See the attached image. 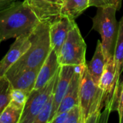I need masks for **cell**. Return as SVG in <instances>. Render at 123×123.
I'll list each match as a JSON object with an SVG mask.
<instances>
[{
    "label": "cell",
    "mask_w": 123,
    "mask_h": 123,
    "mask_svg": "<svg viewBox=\"0 0 123 123\" xmlns=\"http://www.w3.org/2000/svg\"><path fill=\"white\" fill-rule=\"evenodd\" d=\"M28 93L22 89L13 88L12 90L11 99L9 102L18 107L24 109V107L28 98Z\"/></svg>",
    "instance_id": "cell-19"
},
{
    "label": "cell",
    "mask_w": 123,
    "mask_h": 123,
    "mask_svg": "<svg viewBox=\"0 0 123 123\" xmlns=\"http://www.w3.org/2000/svg\"><path fill=\"white\" fill-rule=\"evenodd\" d=\"M106 62L107 59L102 50V43L100 40H97L95 52L92 59L89 63H86V66L91 78L98 85L103 74Z\"/></svg>",
    "instance_id": "cell-13"
},
{
    "label": "cell",
    "mask_w": 123,
    "mask_h": 123,
    "mask_svg": "<svg viewBox=\"0 0 123 123\" xmlns=\"http://www.w3.org/2000/svg\"><path fill=\"white\" fill-rule=\"evenodd\" d=\"M13 87L5 76H0V115L9 105Z\"/></svg>",
    "instance_id": "cell-17"
},
{
    "label": "cell",
    "mask_w": 123,
    "mask_h": 123,
    "mask_svg": "<svg viewBox=\"0 0 123 123\" xmlns=\"http://www.w3.org/2000/svg\"><path fill=\"white\" fill-rule=\"evenodd\" d=\"M66 123H81V110L79 105H76L67 111Z\"/></svg>",
    "instance_id": "cell-20"
},
{
    "label": "cell",
    "mask_w": 123,
    "mask_h": 123,
    "mask_svg": "<svg viewBox=\"0 0 123 123\" xmlns=\"http://www.w3.org/2000/svg\"><path fill=\"white\" fill-rule=\"evenodd\" d=\"M119 32L115 50V61L116 65V73L120 79L123 71V16L119 22Z\"/></svg>",
    "instance_id": "cell-15"
},
{
    "label": "cell",
    "mask_w": 123,
    "mask_h": 123,
    "mask_svg": "<svg viewBox=\"0 0 123 123\" xmlns=\"http://www.w3.org/2000/svg\"><path fill=\"white\" fill-rule=\"evenodd\" d=\"M76 68L77 66H60L58 79L53 91V105L50 121L56 114L59 105L69 87Z\"/></svg>",
    "instance_id": "cell-10"
},
{
    "label": "cell",
    "mask_w": 123,
    "mask_h": 123,
    "mask_svg": "<svg viewBox=\"0 0 123 123\" xmlns=\"http://www.w3.org/2000/svg\"><path fill=\"white\" fill-rule=\"evenodd\" d=\"M86 45L77 24L69 31L58 54L60 66H79L86 63Z\"/></svg>",
    "instance_id": "cell-5"
},
{
    "label": "cell",
    "mask_w": 123,
    "mask_h": 123,
    "mask_svg": "<svg viewBox=\"0 0 123 123\" xmlns=\"http://www.w3.org/2000/svg\"><path fill=\"white\" fill-rule=\"evenodd\" d=\"M2 41H1V36H0V44H1V43Z\"/></svg>",
    "instance_id": "cell-25"
},
{
    "label": "cell",
    "mask_w": 123,
    "mask_h": 123,
    "mask_svg": "<svg viewBox=\"0 0 123 123\" xmlns=\"http://www.w3.org/2000/svg\"><path fill=\"white\" fill-rule=\"evenodd\" d=\"M19 0H0V13L6 10Z\"/></svg>",
    "instance_id": "cell-23"
},
{
    "label": "cell",
    "mask_w": 123,
    "mask_h": 123,
    "mask_svg": "<svg viewBox=\"0 0 123 123\" xmlns=\"http://www.w3.org/2000/svg\"><path fill=\"white\" fill-rule=\"evenodd\" d=\"M79 106L81 110V123H86L94 114H101L104 106V92L91 78L86 63L81 70L79 93Z\"/></svg>",
    "instance_id": "cell-4"
},
{
    "label": "cell",
    "mask_w": 123,
    "mask_h": 123,
    "mask_svg": "<svg viewBox=\"0 0 123 123\" xmlns=\"http://www.w3.org/2000/svg\"><path fill=\"white\" fill-rule=\"evenodd\" d=\"M90 6V0H63L61 16L75 19Z\"/></svg>",
    "instance_id": "cell-14"
},
{
    "label": "cell",
    "mask_w": 123,
    "mask_h": 123,
    "mask_svg": "<svg viewBox=\"0 0 123 123\" xmlns=\"http://www.w3.org/2000/svg\"><path fill=\"white\" fill-rule=\"evenodd\" d=\"M41 1H47V2H50V3H53L55 4H59V5H62L63 2V0H41Z\"/></svg>",
    "instance_id": "cell-24"
},
{
    "label": "cell",
    "mask_w": 123,
    "mask_h": 123,
    "mask_svg": "<svg viewBox=\"0 0 123 123\" xmlns=\"http://www.w3.org/2000/svg\"><path fill=\"white\" fill-rule=\"evenodd\" d=\"M118 108L117 112L120 117V123L123 119V80L120 79L118 86Z\"/></svg>",
    "instance_id": "cell-22"
},
{
    "label": "cell",
    "mask_w": 123,
    "mask_h": 123,
    "mask_svg": "<svg viewBox=\"0 0 123 123\" xmlns=\"http://www.w3.org/2000/svg\"><path fill=\"white\" fill-rule=\"evenodd\" d=\"M76 24L74 19L63 16L59 17L50 23V37L51 48L56 52L57 55L65 42L69 31Z\"/></svg>",
    "instance_id": "cell-9"
},
{
    "label": "cell",
    "mask_w": 123,
    "mask_h": 123,
    "mask_svg": "<svg viewBox=\"0 0 123 123\" xmlns=\"http://www.w3.org/2000/svg\"><path fill=\"white\" fill-rule=\"evenodd\" d=\"M59 69L44 86L40 89H33L30 92L24 107L19 123H33V120L54 91L58 79Z\"/></svg>",
    "instance_id": "cell-6"
},
{
    "label": "cell",
    "mask_w": 123,
    "mask_h": 123,
    "mask_svg": "<svg viewBox=\"0 0 123 123\" xmlns=\"http://www.w3.org/2000/svg\"><path fill=\"white\" fill-rule=\"evenodd\" d=\"M29 35H23L15 38L8 52L0 61V76H4L6 71L29 50L31 45Z\"/></svg>",
    "instance_id": "cell-8"
},
{
    "label": "cell",
    "mask_w": 123,
    "mask_h": 123,
    "mask_svg": "<svg viewBox=\"0 0 123 123\" xmlns=\"http://www.w3.org/2000/svg\"><path fill=\"white\" fill-rule=\"evenodd\" d=\"M41 20L22 0L0 13V36L1 41L30 34Z\"/></svg>",
    "instance_id": "cell-1"
},
{
    "label": "cell",
    "mask_w": 123,
    "mask_h": 123,
    "mask_svg": "<svg viewBox=\"0 0 123 123\" xmlns=\"http://www.w3.org/2000/svg\"><path fill=\"white\" fill-rule=\"evenodd\" d=\"M117 9L115 6L97 7L96 15L92 18V30L98 32L102 37L104 54L107 60L114 56L119 32V22L116 18Z\"/></svg>",
    "instance_id": "cell-3"
},
{
    "label": "cell",
    "mask_w": 123,
    "mask_h": 123,
    "mask_svg": "<svg viewBox=\"0 0 123 123\" xmlns=\"http://www.w3.org/2000/svg\"><path fill=\"white\" fill-rule=\"evenodd\" d=\"M22 111V108L9 102L0 115V123H19Z\"/></svg>",
    "instance_id": "cell-16"
},
{
    "label": "cell",
    "mask_w": 123,
    "mask_h": 123,
    "mask_svg": "<svg viewBox=\"0 0 123 123\" xmlns=\"http://www.w3.org/2000/svg\"><path fill=\"white\" fill-rule=\"evenodd\" d=\"M59 68L58 55L53 49H51L40 68L34 89H40L44 86L55 75Z\"/></svg>",
    "instance_id": "cell-11"
},
{
    "label": "cell",
    "mask_w": 123,
    "mask_h": 123,
    "mask_svg": "<svg viewBox=\"0 0 123 123\" xmlns=\"http://www.w3.org/2000/svg\"><path fill=\"white\" fill-rule=\"evenodd\" d=\"M40 68H20L9 69L5 76L14 89H22L30 94L34 89Z\"/></svg>",
    "instance_id": "cell-7"
},
{
    "label": "cell",
    "mask_w": 123,
    "mask_h": 123,
    "mask_svg": "<svg viewBox=\"0 0 123 123\" xmlns=\"http://www.w3.org/2000/svg\"><path fill=\"white\" fill-rule=\"evenodd\" d=\"M53 92L50 96L49 99L41 109L38 115L36 116L33 123H49L50 120V116L53 110Z\"/></svg>",
    "instance_id": "cell-18"
},
{
    "label": "cell",
    "mask_w": 123,
    "mask_h": 123,
    "mask_svg": "<svg viewBox=\"0 0 123 123\" xmlns=\"http://www.w3.org/2000/svg\"><path fill=\"white\" fill-rule=\"evenodd\" d=\"M122 0H90V6L101 7V6H115L119 10L121 8Z\"/></svg>",
    "instance_id": "cell-21"
},
{
    "label": "cell",
    "mask_w": 123,
    "mask_h": 123,
    "mask_svg": "<svg viewBox=\"0 0 123 123\" xmlns=\"http://www.w3.org/2000/svg\"><path fill=\"white\" fill-rule=\"evenodd\" d=\"M51 22H40L30 33L31 45L29 50L9 68H40L47 58L51 48L50 25Z\"/></svg>",
    "instance_id": "cell-2"
},
{
    "label": "cell",
    "mask_w": 123,
    "mask_h": 123,
    "mask_svg": "<svg viewBox=\"0 0 123 123\" xmlns=\"http://www.w3.org/2000/svg\"><path fill=\"white\" fill-rule=\"evenodd\" d=\"M82 66L83 65L77 66L76 70L71 79L69 87L64 97L63 98L55 115L63 112L68 111L73 107L79 105V93L81 79V70Z\"/></svg>",
    "instance_id": "cell-12"
}]
</instances>
